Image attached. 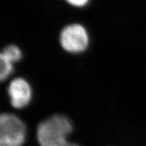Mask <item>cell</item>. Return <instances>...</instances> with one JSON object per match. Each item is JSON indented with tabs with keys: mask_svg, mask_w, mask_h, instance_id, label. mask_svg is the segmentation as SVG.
<instances>
[{
	"mask_svg": "<svg viewBox=\"0 0 146 146\" xmlns=\"http://www.w3.org/2000/svg\"><path fill=\"white\" fill-rule=\"evenodd\" d=\"M73 131V125L68 117L54 114L41 122L36 128L39 146H80L67 137Z\"/></svg>",
	"mask_w": 146,
	"mask_h": 146,
	"instance_id": "cell-1",
	"label": "cell"
},
{
	"mask_svg": "<svg viewBox=\"0 0 146 146\" xmlns=\"http://www.w3.org/2000/svg\"><path fill=\"white\" fill-rule=\"evenodd\" d=\"M7 92L12 107L23 109L31 102L33 89L27 80L23 77L13 78L8 84Z\"/></svg>",
	"mask_w": 146,
	"mask_h": 146,
	"instance_id": "cell-4",
	"label": "cell"
},
{
	"mask_svg": "<svg viewBox=\"0 0 146 146\" xmlns=\"http://www.w3.org/2000/svg\"><path fill=\"white\" fill-rule=\"evenodd\" d=\"M26 137V125L21 118L12 113L1 114L0 146H23Z\"/></svg>",
	"mask_w": 146,
	"mask_h": 146,
	"instance_id": "cell-3",
	"label": "cell"
},
{
	"mask_svg": "<svg viewBox=\"0 0 146 146\" xmlns=\"http://www.w3.org/2000/svg\"><path fill=\"white\" fill-rule=\"evenodd\" d=\"M60 46L64 51L71 54H80L88 49L90 37L85 26L80 23L66 25L59 35Z\"/></svg>",
	"mask_w": 146,
	"mask_h": 146,
	"instance_id": "cell-2",
	"label": "cell"
},
{
	"mask_svg": "<svg viewBox=\"0 0 146 146\" xmlns=\"http://www.w3.org/2000/svg\"><path fill=\"white\" fill-rule=\"evenodd\" d=\"M68 4L74 8H82L87 6L90 0H64Z\"/></svg>",
	"mask_w": 146,
	"mask_h": 146,
	"instance_id": "cell-7",
	"label": "cell"
},
{
	"mask_svg": "<svg viewBox=\"0 0 146 146\" xmlns=\"http://www.w3.org/2000/svg\"><path fill=\"white\" fill-rule=\"evenodd\" d=\"M23 55L21 49L17 45L14 44L5 46L0 53V56L5 58L14 64L23 59Z\"/></svg>",
	"mask_w": 146,
	"mask_h": 146,
	"instance_id": "cell-5",
	"label": "cell"
},
{
	"mask_svg": "<svg viewBox=\"0 0 146 146\" xmlns=\"http://www.w3.org/2000/svg\"><path fill=\"white\" fill-rule=\"evenodd\" d=\"M14 64L5 58L0 56V80L6 81L12 75L14 70Z\"/></svg>",
	"mask_w": 146,
	"mask_h": 146,
	"instance_id": "cell-6",
	"label": "cell"
}]
</instances>
